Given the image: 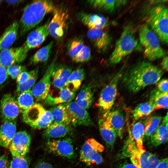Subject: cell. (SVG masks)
I'll list each match as a JSON object with an SVG mask.
<instances>
[{
    "label": "cell",
    "mask_w": 168,
    "mask_h": 168,
    "mask_svg": "<svg viewBox=\"0 0 168 168\" xmlns=\"http://www.w3.org/2000/svg\"><path fill=\"white\" fill-rule=\"evenodd\" d=\"M163 73L161 70L152 63L140 61L125 73L123 82L128 91L136 93L158 82Z\"/></svg>",
    "instance_id": "6da1fadb"
},
{
    "label": "cell",
    "mask_w": 168,
    "mask_h": 168,
    "mask_svg": "<svg viewBox=\"0 0 168 168\" xmlns=\"http://www.w3.org/2000/svg\"><path fill=\"white\" fill-rule=\"evenodd\" d=\"M55 7L49 0L33 1L24 7L19 23L20 35H25L34 28L47 14L53 12Z\"/></svg>",
    "instance_id": "7a4b0ae2"
},
{
    "label": "cell",
    "mask_w": 168,
    "mask_h": 168,
    "mask_svg": "<svg viewBox=\"0 0 168 168\" xmlns=\"http://www.w3.org/2000/svg\"><path fill=\"white\" fill-rule=\"evenodd\" d=\"M139 45L132 26L127 25L115 44L109 58L110 63L112 64L118 63L134 51L141 50Z\"/></svg>",
    "instance_id": "3957f363"
},
{
    "label": "cell",
    "mask_w": 168,
    "mask_h": 168,
    "mask_svg": "<svg viewBox=\"0 0 168 168\" xmlns=\"http://www.w3.org/2000/svg\"><path fill=\"white\" fill-rule=\"evenodd\" d=\"M121 157H128L131 163L138 168H156L160 160L144 149H139L134 141L128 136L121 153Z\"/></svg>",
    "instance_id": "277c9868"
},
{
    "label": "cell",
    "mask_w": 168,
    "mask_h": 168,
    "mask_svg": "<svg viewBox=\"0 0 168 168\" xmlns=\"http://www.w3.org/2000/svg\"><path fill=\"white\" fill-rule=\"evenodd\" d=\"M139 35L144 56L148 59L153 61L165 56L166 53L161 45L159 39L147 25L142 26Z\"/></svg>",
    "instance_id": "5b68a950"
},
{
    "label": "cell",
    "mask_w": 168,
    "mask_h": 168,
    "mask_svg": "<svg viewBox=\"0 0 168 168\" xmlns=\"http://www.w3.org/2000/svg\"><path fill=\"white\" fill-rule=\"evenodd\" d=\"M147 21L160 40L165 44H167V8L162 5H158L152 8L147 13Z\"/></svg>",
    "instance_id": "8992f818"
},
{
    "label": "cell",
    "mask_w": 168,
    "mask_h": 168,
    "mask_svg": "<svg viewBox=\"0 0 168 168\" xmlns=\"http://www.w3.org/2000/svg\"><path fill=\"white\" fill-rule=\"evenodd\" d=\"M24 122L36 129L46 128L53 122V117L49 111L39 103L35 104L23 114Z\"/></svg>",
    "instance_id": "52a82bcc"
},
{
    "label": "cell",
    "mask_w": 168,
    "mask_h": 168,
    "mask_svg": "<svg viewBox=\"0 0 168 168\" xmlns=\"http://www.w3.org/2000/svg\"><path fill=\"white\" fill-rule=\"evenodd\" d=\"M122 68L101 90L98 105L104 113L110 110L117 94L118 85L122 76Z\"/></svg>",
    "instance_id": "ba28073f"
},
{
    "label": "cell",
    "mask_w": 168,
    "mask_h": 168,
    "mask_svg": "<svg viewBox=\"0 0 168 168\" xmlns=\"http://www.w3.org/2000/svg\"><path fill=\"white\" fill-rule=\"evenodd\" d=\"M104 147L93 138L88 139L83 145L80 154L81 161L88 165H98L103 161L101 153Z\"/></svg>",
    "instance_id": "9c48e42d"
},
{
    "label": "cell",
    "mask_w": 168,
    "mask_h": 168,
    "mask_svg": "<svg viewBox=\"0 0 168 168\" xmlns=\"http://www.w3.org/2000/svg\"><path fill=\"white\" fill-rule=\"evenodd\" d=\"M53 12V18L48 25L49 34L54 39L59 40L64 35L68 15L61 7H55Z\"/></svg>",
    "instance_id": "30bf717a"
},
{
    "label": "cell",
    "mask_w": 168,
    "mask_h": 168,
    "mask_svg": "<svg viewBox=\"0 0 168 168\" xmlns=\"http://www.w3.org/2000/svg\"><path fill=\"white\" fill-rule=\"evenodd\" d=\"M65 105L70 124L75 126H89L93 124L86 110L80 106L75 101H71Z\"/></svg>",
    "instance_id": "8fae6325"
},
{
    "label": "cell",
    "mask_w": 168,
    "mask_h": 168,
    "mask_svg": "<svg viewBox=\"0 0 168 168\" xmlns=\"http://www.w3.org/2000/svg\"><path fill=\"white\" fill-rule=\"evenodd\" d=\"M55 65L53 63L49 66L42 78L31 90L33 97L37 101L44 100L49 93L51 75Z\"/></svg>",
    "instance_id": "7c38bea8"
},
{
    "label": "cell",
    "mask_w": 168,
    "mask_h": 168,
    "mask_svg": "<svg viewBox=\"0 0 168 168\" xmlns=\"http://www.w3.org/2000/svg\"><path fill=\"white\" fill-rule=\"evenodd\" d=\"M46 147L49 152L62 157L71 159L74 156L72 142L69 138L49 140L46 143Z\"/></svg>",
    "instance_id": "4fadbf2b"
},
{
    "label": "cell",
    "mask_w": 168,
    "mask_h": 168,
    "mask_svg": "<svg viewBox=\"0 0 168 168\" xmlns=\"http://www.w3.org/2000/svg\"><path fill=\"white\" fill-rule=\"evenodd\" d=\"M30 142V137L26 131L16 133L9 147L13 157L25 156L29 151Z\"/></svg>",
    "instance_id": "5bb4252c"
},
{
    "label": "cell",
    "mask_w": 168,
    "mask_h": 168,
    "mask_svg": "<svg viewBox=\"0 0 168 168\" xmlns=\"http://www.w3.org/2000/svg\"><path fill=\"white\" fill-rule=\"evenodd\" d=\"M20 112L17 100L11 94H5L0 102V113L5 121H13L18 117Z\"/></svg>",
    "instance_id": "9a60e30c"
},
{
    "label": "cell",
    "mask_w": 168,
    "mask_h": 168,
    "mask_svg": "<svg viewBox=\"0 0 168 168\" xmlns=\"http://www.w3.org/2000/svg\"><path fill=\"white\" fill-rule=\"evenodd\" d=\"M49 20L44 24L32 30L27 36L22 46L25 52L40 45L45 40L49 34L48 25Z\"/></svg>",
    "instance_id": "2e32d148"
},
{
    "label": "cell",
    "mask_w": 168,
    "mask_h": 168,
    "mask_svg": "<svg viewBox=\"0 0 168 168\" xmlns=\"http://www.w3.org/2000/svg\"><path fill=\"white\" fill-rule=\"evenodd\" d=\"M27 56L22 46L10 48L0 51V64L6 68L24 61Z\"/></svg>",
    "instance_id": "e0dca14e"
},
{
    "label": "cell",
    "mask_w": 168,
    "mask_h": 168,
    "mask_svg": "<svg viewBox=\"0 0 168 168\" xmlns=\"http://www.w3.org/2000/svg\"><path fill=\"white\" fill-rule=\"evenodd\" d=\"M87 36L95 47L101 52L106 51L112 41L109 33L102 29H89Z\"/></svg>",
    "instance_id": "ac0fdd59"
},
{
    "label": "cell",
    "mask_w": 168,
    "mask_h": 168,
    "mask_svg": "<svg viewBox=\"0 0 168 168\" xmlns=\"http://www.w3.org/2000/svg\"><path fill=\"white\" fill-rule=\"evenodd\" d=\"M76 17L89 29L103 30L108 25L107 19L104 16L98 14L81 12L77 14Z\"/></svg>",
    "instance_id": "d6986e66"
},
{
    "label": "cell",
    "mask_w": 168,
    "mask_h": 168,
    "mask_svg": "<svg viewBox=\"0 0 168 168\" xmlns=\"http://www.w3.org/2000/svg\"><path fill=\"white\" fill-rule=\"evenodd\" d=\"M102 117L115 131L117 136L122 139L125 128V120L123 114L115 109L104 113Z\"/></svg>",
    "instance_id": "ffe728a7"
},
{
    "label": "cell",
    "mask_w": 168,
    "mask_h": 168,
    "mask_svg": "<svg viewBox=\"0 0 168 168\" xmlns=\"http://www.w3.org/2000/svg\"><path fill=\"white\" fill-rule=\"evenodd\" d=\"M72 71V68L68 66L55 64L51 77L54 86L59 89L63 87Z\"/></svg>",
    "instance_id": "44dd1931"
},
{
    "label": "cell",
    "mask_w": 168,
    "mask_h": 168,
    "mask_svg": "<svg viewBox=\"0 0 168 168\" xmlns=\"http://www.w3.org/2000/svg\"><path fill=\"white\" fill-rule=\"evenodd\" d=\"M19 28V23L14 21L0 36V51L10 48L16 40Z\"/></svg>",
    "instance_id": "7402d4cb"
},
{
    "label": "cell",
    "mask_w": 168,
    "mask_h": 168,
    "mask_svg": "<svg viewBox=\"0 0 168 168\" xmlns=\"http://www.w3.org/2000/svg\"><path fill=\"white\" fill-rule=\"evenodd\" d=\"M59 89L58 94L53 96L49 94L44 100V104L49 105H56L69 103L74 98L75 92L63 87Z\"/></svg>",
    "instance_id": "603a6c76"
},
{
    "label": "cell",
    "mask_w": 168,
    "mask_h": 168,
    "mask_svg": "<svg viewBox=\"0 0 168 168\" xmlns=\"http://www.w3.org/2000/svg\"><path fill=\"white\" fill-rule=\"evenodd\" d=\"M15 121H5L0 127V145L5 148L8 147L16 133Z\"/></svg>",
    "instance_id": "cb8c5ba5"
},
{
    "label": "cell",
    "mask_w": 168,
    "mask_h": 168,
    "mask_svg": "<svg viewBox=\"0 0 168 168\" xmlns=\"http://www.w3.org/2000/svg\"><path fill=\"white\" fill-rule=\"evenodd\" d=\"M98 126L100 134L104 140L109 146L113 147L117 136L115 130L103 117L99 120Z\"/></svg>",
    "instance_id": "d4e9b609"
},
{
    "label": "cell",
    "mask_w": 168,
    "mask_h": 168,
    "mask_svg": "<svg viewBox=\"0 0 168 168\" xmlns=\"http://www.w3.org/2000/svg\"><path fill=\"white\" fill-rule=\"evenodd\" d=\"M129 131V136L135 142L137 148L143 149V139L144 137L145 121H136Z\"/></svg>",
    "instance_id": "484cf974"
},
{
    "label": "cell",
    "mask_w": 168,
    "mask_h": 168,
    "mask_svg": "<svg viewBox=\"0 0 168 168\" xmlns=\"http://www.w3.org/2000/svg\"><path fill=\"white\" fill-rule=\"evenodd\" d=\"M44 132V135L49 138H63L68 134L71 130L70 125L52 124Z\"/></svg>",
    "instance_id": "4316f807"
},
{
    "label": "cell",
    "mask_w": 168,
    "mask_h": 168,
    "mask_svg": "<svg viewBox=\"0 0 168 168\" xmlns=\"http://www.w3.org/2000/svg\"><path fill=\"white\" fill-rule=\"evenodd\" d=\"M93 93L90 85L83 86L75 99V102L80 106L86 110L92 105Z\"/></svg>",
    "instance_id": "83f0119b"
},
{
    "label": "cell",
    "mask_w": 168,
    "mask_h": 168,
    "mask_svg": "<svg viewBox=\"0 0 168 168\" xmlns=\"http://www.w3.org/2000/svg\"><path fill=\"white\" fill-rule=\"evenodd\" d=\"M125 0H90L87 3L94 8L112 12L117 7L125 5Z\"/></svg>",
    "instance_id": "f1b7e54d"
},
{
    "label": "cell",
    "mask_w": 168,
    "mask_h": 168,
    "mask_svg": "<svg viewBox=\"0 0 168 168\" xmlns=\"http://www.w3.org/2000/svg\"><path fill=\"white\" fill-rule=\"evenodd\" d=\"M85 77V73L83 69L77 68L72 71L64 86L75 92L80 87Z\"/></svg>",
    "instance_id": "f546056e"
},
{
    "label": "cell",
    "mask_w": 168,
    "mask_h": 168,
    "mask_svg": "<svg viewBox=\"0 0 168 168\" xmlns=\"http://www.w3.org/2000/svg\"><path fill=\"white\" fill-rule=\"evenodd\" d=\"M65 104L55 105L49 110L53 117L52 124H71Z\"/></svg>",
    "instance_id": "4dcf8cb0"
},
{
    "label": "cell",
    "mask_w": 168,
    "mask_h": 168,
    "mask_svg": "<svg viewBox=\"0 0 168 168\" xmlns=\"http://www.w3.org/2000/svg\"><path fill=\"white\" fill-rule=\"evenodd\" d=\"M155 110L153 103L151 100L140 103L133 111V119L135 121H138L143 117L149 116Z\"/></svg>",
    "instance_id": "1f68e13d"
},
{
    "label": "cell",
    "mask_w": 168,
    "mask_h": 168,
    "mask_svg": "<svg viewBox=\"0 0 168 168\" xmlns=\"http://www.w3.org/2000/svg\"><path fill=\"white\" fill-rule=\"evenodd\" d=\"M53 44V42L52 41L46 45L37 50L30 57V63L31 64H36L47 61L50 55Z\"/></svg>",
    "instance_id": "d6a6232c"
},
{
    "label": "cell",
    "mask_w": 168,
    "mask_h": 168,
    "mask_svg": "<svg viewBox=\"0 0 168 168\" xmlns=\"http://www.w3.org/2000/svg\"><path fill=\"white\" fill-rule=\"evenodd\" d=\"M168 129V128L162 123L154 133L150 137L151 144L156 147L167 142Z\"/></svg>",
    "instance_id": "836d02e7"
},
{
    "label": "cell",
    "mask_w": 168,
    "mask_h": 168,
    "mask_svg": "<svg viewBox=\"0 0 168 168\" xmlns=\"http://www.w3.org/2000/svg\"><path fill=\"white\" fill-rule=\"evenodd\" d=\"M161 116L153 115L147 118L145 120L144 137H150L156 131L162 120Z\"/></svg>",
    "instance_id": "e575fe53"
},
{
    "label": "cell",
    "mask_w": 168,
    "mask_h": 168,
    "mask_svg": "<svg viewBox=\"0 0 168 168\" xmlns=\"http://www.w3.org/2000/svg\"><path fill=\"white\" fill-rule=\"evenodd\" d=\"M168 95V92L161 93L157 89L152 92L149 100L153 102L155 110L160 109H167Z\"/></svg>",
    "instance_id": "d590c367"
},
{
    "label": "cell",
    "mask_w": 168,
    "mask_h": 168,
    "mask_svg": "<svg viewBox=\"0 0 168 168\" xmlns=\"http://www.w3.org/2000/svg\"><path fill=\"white\" fill-rule=\"evenodd\" d=\"M16 100L20 112L22 114L35 104L31 90L25 91L18 95Z\"/></svg>",
    "instance_id": "8d00e7d4"
},
{
    "label": "cell",
    "mask_w": 168,
    "mask_h": 168,
    "mask_svg": "<svg viewBox=\"0 0 168 168\" xmlns=\"http://www.w3.org/2000/svg\"><path fill=\"white\" fill-rule=\"evenodd\" d=\"M38 68L30 71V75L27 80L24 83L17 85L16 92L18 95L22 93L31 90L33 87L38 77Z\"/></svg>",
    "instance_id": "74e56055"
},
{
    "label": "cell",
    "mask_w": 168,
    "mask_h": 168,
    "mask_svg": "<svg viewBox=\"0 0 168 168\" xmlns=\"http://www.w3.org/2000/svg\"><path fill=\"white\" fill-rule=\"evenodd\" d=\"M84 46L83 41L82 39L77 38L72 40L68 47L69 56L72 58L81 50Z\"/></svg>",
    "instance_id": "f35d334b"
},
{
    "label": "cell",
    "mask_w": 168,
    "mask_h": 168,
    "mask_svg": "<svg viewBox=\"0 0 168 168\" xmlns=\"http://www.w3.org/2000/svg\"><path fill=\"white\" fill-rule=\"evenodd\" d=\"M91 57V51L90 47L84 45L81 50L72 58L74 62L76 63H83L89 61Z\"/></svg>",
    "instance_id": "ab89813d"
},
{
    "label": "cell",
    "mask_w": 168,
    "mask_h": 168,
    "mask_svg": "<svg viewBox=\"0 0 168 168\" xmlns=\"http://www.w3.org/2000/svg\"><path fill=\"white\" fill-rule=\"evenodd\" d=\"M10 168H29L28 161L25 156L13 157L10 164Z\"/></svg>",
    "instance_id": "60d3db41"
},
{
    "label": "cell",
    "mask_w": 168,
    "mask_h": 168,
    "mask_svg": "<svg viewBox=\"0 0 168 168\" xmlns=\"http://www.w3.org/2000/svg\"><path fill=\"white\" fill-rule=\"evenodd\" d=\"M8 75H9L13 79L16 78L18 75L22 72L26 71L24 66L17 64H13L6 68Z\"/></svg>",
    "instance_id": "b9f144b4"
},
{
    "label": "cell",
    "mask_w": 168,
    "mask_h": 168,
    "mask_svg": "<svg viewBox=\"0 0 168 168\" xmlns=\"http://www.w3.org/2000/svg\"><path fill=\"white\" fill-rule=\"evenodd\" d=\"M157 85V89L161 93L168 92V80L163 79L159 81Z\"/></svg>",
    "instance_id": "7bdbcfd3"
},
{
    "label": "cell",
    "mask_w": 168,
    "mask_h": 168,
    "mask_svg": "<svg viewBox=\"0 0 168 168\" xmlns=\"http://www.w3.org/2000/svg\"><path fill=\"white\" fill-rule=\"evenodd\" d=\"M30 75V72L26 71L21 72L16 78L17 85L25 83L29 77Z\"/></svg>",
    "instance_id": "ee69618b"
},
{
    "label": "cell",
    "mask_w": 168,
    "mask_h": 168,
    "mask_svg": "<svg viewBox=\"0 0 168 168\" xmlns=\"http://www.w3.org/2000/svg\"><path fill=\"white\" fill-rule=\"evenodd\" d=\"M8 76L6 68L0 64V86L6 81Z\"/></svg>",
    "instance_id": "f6af8a7d"
},
{
    "label": "cell",
    "mask_w": 168,
    "mask_h": 168,
    "mask_svg": "<svg viewBox=\"0 0 168 168\" xmlns=\"http://www.w3.org/2000/svg\"><path fill=\"white\" fill-rule=\"evenodd\" d=\"M0 168H10L8 158L6 155L0 156Z\"/></svg>",
    "instance_id": "bcb514c9"
},
{
    "label": "cell",
    "mask_w": 168,
    "mask_h": 168,
    "mask_svg": "<svg viewBox=\"0 0 168 168\" xmlns=\"http://www.w3.org/2000/svg\"><path fill=\"white\" fill-rule=\"evenodd\" d=\"M156 168H168L167 158L160 160Z\"/></svg>",
    "instance_id": "7dc6e473"
},
{
    "label": "cell",
    "mask_w": 168,
    "mask_h": 168,
    "mask_svg": "<svg viewBox=\"0 0 168 168\" xmlns=\"http://www.w3.org/2000/svg\"><path fill=\"white\" fill-rule=\"evenodd\" d=\"M116 168H138L132 163L124 162L119 165Z\"/></svg>",
    "instance_id": "c3c4849f"
},
{
    "label": "cell",
    "mask_w": 168,
    "mask_h": 168,
    "mask_svg": "<svg viewBox=\"0 0 168 168\" xmlns=\"http://www.w3.org/2000/svg\"><path fill=\"white\" fill-rule=\"evenodd\" d=\"M34 168H54L49 163L43 162L36 165Z\"/></svg>",
    "instance_id": "681fc988"
},
{
    "label": "cell",
    "mask_w": 168,
    "mask_h": 168,
    "mask_svg": "<svg viewBox=\"0 0 168 168\" xmlns=\"http://www.w3.org/2000/svg\"><path fill=\"white\" fill-rule=\"evenodd\" d=\"M161 65L163 69L167 71L168 70V57L166 56L162 60Z\"/></svg>",
    "instance_id": "f907efd6"
},
{
    "label": "cell",
    "mask_w": 168,
    "mask_h": 168,
    "mask_svg": "<svg viewBox=\"0 0 168 168\" xmlns=\"http://www.w3.org/2000/svg\"><path fill=\"white\" fill-rule=\"evenodd\" d=\"M5 1L7 3L11 5H17L24 2L22 0H7Z\"/></svg>",
    "instance_id": "816d5d0a"
},
{
    "label": "cell",
    "mask_w": 168,
    "mask_h": 168,
    "mask_svg": "<svg viewBox=\"0 0 168 168\" xmlns=\"http://www.w3.org/2000/svg\"><path fill=\"white\" fill-rule=\"evenodd\" d=\"M4 1L3 0H0V4H1Z\"/></svg>",
    "instance_id": "f5cc1de1"
}]
</instances>
